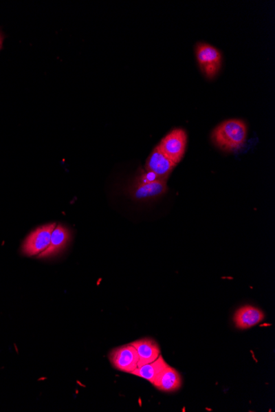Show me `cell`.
<instances>
[{"instance_id":"cell-1","label":"cell","mask_w":275,"mask_h":412,"mask_svg":"<svg viewBox=\"0 0 275 412\" xmlns=\"http://www.w3.org/2000/svg\"><path fill=\"white\" fill-rule=\"evenodd\" d=\"M248 136V126L240 120H228L217 126L212 140L219 149L234 151L243 147Z\"/></svg>"},{"instance_id":"cell-2","label":"cell","mask_w":275,"mask_h":412,"mask_svg":"<svg viewBox=\"0 0 275 412\" xmlns=\"http://www.w3.org/2000/svg\"><path fill=\"white\" fill-rule=\"evenodd\" d=\"M195 56L202 73L208 79L219 74L222 66V54L214 46L199 42L195 45Z\"/></svg>"},{"instance_id":"cell-3","label":"cell","mask_w":275,"mask_h":412,"mask_svg":"<svg viewBox=\"0 0 275 412\" xmlns=\"http://www.w3.org/2000/svg\"><path fill=\"white\" fill-rule=\"evenodd\" d=\"M56 226V224H50L37 227L25 239L22 247L23 254L32 257L43 253L51 243L52 231Z\"/></svg>"},{"instance_id":"cell-4","label":"cell","mask_w":275,"mask_h":412,"mask_svg":"<svg viewBox=\"0 0 275 412\" xmlns=\"http://www.w3.org/2000/svg\"><path fill=\"white\" fill-rule=\"evenodd\" d=\"M186 144V131L182 129H177L162 138L160 144L157 146L166 157L172 160L175 164H178L184 157Z\"/></svg>"},{"instance_id":"cell-5","label":"cell","mask_w":275,"mask_h":412,"mask_svg":"<svg viewBox=\"0 0 275 412\" xmlns=\"http://www.w3.org/2000/svg\"><path fill=\"white\" fill-rule=\"evenodd\" d=\"M110 360L118 371L131 373L138 368L139 355L131 344L124 345L111 352Z\"/></svg>"},{"instance_id":"cell-6","label":"cell","mask_w":275,"mask_h":412,"mask_svg":"<svg viewBox=\"0 0 275 412\" xmlns=\"http://www.w3.org/2000/svg\"><path fill=\"white\" fill-rule=\"evenodd\" d=\"M168 191L166 180H157L155 182H143L135 180L129 188V193L136 200L157 199L164 195Z\"/></svg>"},{"instance_id":"cell-7","label":"cell","mask_w":275,"mask_h":412,"mask_svg":"<svg viewBox=\"0 0 275 412\" xmlns=\"http://www.w3.org/2000/svg\"><path fill=\"white\" fill-rule=\"evenodd\" d=\"M176 166L177 164H175L172 160L166 157L157 146L153 150L147 160V162H146L145 171L153 172L160 179L166 180Z\"/></svg>"},{"instance_id":"cell-8","label":"cell","mask_w":275,"mask_h":412,"mask_svg":"<svg viewBox=\"0 0 275 412\" xmlns=\"http://www.w3.org/2000/svg\"><path fill=\"white\" fill-rule=\"evenodd\" d=\"M71 241L70 230L63 225H58L52 231L51 243L43 253L37 256V258L49 259L55 257L65 250Z\"/></svg>"},{"instance_id":"cell-9","label":"cell","mask_w":275,"mask_h":412,"mask_svg":"<svg viewBox=\"0 0 275 412\" xmlns=\"http://www.w3.org/2000/svg\"><path fill=\"white\" fill-rule=\"evenodd\" d=\"M139 355L138 368L142 365L153 362L160 356V348L153 339L144 338L131 343Z\"/></svg>"},{"instance_id":"cell-10","label":"cell","mask_w":275,"mask_h":412,"mask_svg":"<svg viewBox=\"0 0 275 412\" xmlns=\"http://www.w3.org/2000/svg\"><path fill=\"white\" fill-rule=\"evenodd\" d=\"M265 315L259 309L251 305L241 307L234 316L235 325L240 329H248L263 321Z\"/></svg>"},{"instance_id":"cell-11","label":"cell","mask_w":275,"mask_h":412,"mask_svg":"<svg viewBox=\"0 0 275 412\" xmlns=\"http://www.w3.org/2000/svg\"><path fill=\"white\" fill-rule=\"evenodd\" d=\"M182 380L180 373L173 367H166L156 378L153 385L162 392H174L180 389Z\"/></svg>"},{"instance_id":"cell-12","label":"cell","mask_w":275,"mask_h":412,"mask_svg":"<svg viewBox=\"0 0 275 412\" xmlns=\"http://www.w3.org/2000/svg\"><path fill=\"white\" fill-rule=\"evenodd\" d=\"M166 361L162 356L160 355V357L153 362L142 365V367L137 368L135 371L131 373L138 377L144 378L153 384L155 382L157 377L160 373L164 371V369L168 367Z\"/></svg>"},{"instance_id":"cell-13","label":"cell","mask_w":275,"mask_h":412,"mask_svg":"<svg viewBox=\"0 0 275 412\" xmlns=\"http://www.w3.org/2000/svg\"><path fill=\"white\" fill-rule=\"evenodd\" d=\"M2 45H3V36L1 34V32H0V49L2 48Z\"/></svg>"}]
</instances>
